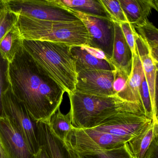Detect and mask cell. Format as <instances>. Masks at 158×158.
Returning a JSON list of instances; mask_svg holds the SVG:
<instances>
[{
  "mask_svg": "<svg viewBox=\"0 0 158 158\" xmlns=\"http://www.w3.org/2000/svg\"><path fill=\"white\" fill-rule=\"evenodd\" d=\"M13 93L23 103L33 121L49 122L60 108L66 92L23 48L9 64Z\"/></svg>",
  "mask_w": 158,
  "mask_h": 158,
  "instance_id": "6da1fadb",
  "label": "cell"
},
{
  "mask_svg": "<svg viewBox=\"0 0 158 158\" xmlns=\"http://www.w3.org/2000/svg\"><path fill=\"white\" fill-rule=\"evenodd\" d=\"M71 123L77 129H93L120 112L144 114L139 105L123 100L118 96L102 97L74 92L69 94Z\"/></svg>",
  "mask_w": 158,
  "mask_h": 158,
  "instance_id": "7a4b0ae2",
  "label": "cell"
},
{
  "mask_svg": "<svg viewBox=\"0 0 158 158\" xmlns=\"http://www.w3.org/2000/svg\"><path fill=\"white\" fill-rule=\"evenodd\" d=\"M22 46L66 92L69 94L75 91L77 73L71 46L60 43L23 40Z\"/></svg>",
  "mask_w": 158,
  "mask_h": 158,
  "instance_id": "3957f363",
  "label": "cell"
},
{
  "mask_svg": "<svg viewBox=\"0 0 158 158\" xmlns=\"http://www.w3.org/2000/svg\"><path fill=\"white\" fill-rule=\"evenodd\" d=\"M15 25L24 40L46 41L88 47L91 38L81 20L47 21L17 15Z\"/></svg>",
  "mask_w": 158,
  "mask_h": 158,
  "instance_id": "277c9868",
  "label": "cell"
},
{
  "mask_svg": "<svg viewBox=\"0 0 158 158\" xmlns=\"http://www.w3.org/2000/svg\"><path fill=\"white\" fill-rule=\"evenodd\" d=\"M7 10L17 15L47 21L75 22L80 19L55 0H3Z\"/></svg>",
  "mask_w": 158,
  "mask_h": 158,
  "instance_id": "5b68a950",
  "label": "cell"
},
{
  "mask_svg": "<svg viewBox=\"0 0 158 158\" xmlns=\"http://www.w3.org/2000/svg\"><path fill=\"white\" fill-rule=\"evenodd\" d=\"M131 139L115 136L94 129L73 127L67 141L78 153L85 157L101 150L120 147Z\"/></svg>",
  "mask_w": 158,
  "mask_h": 158,
  "instance_id": "8992f818",
  "label": "cell"
},
{
  "mask_svg": "<svg viewBox=\"0 0 158 158\" xmlns=\"http://www.w3.org/2000/svg\"><path fill=\"white\" fill-rule=\"evenodd\" d=\"M3 116L8 117L24 136L33 155L40 148L36 122L22 102L13 93L10 85L2 96Z\"/></svg>",
  "mask_w": 158,
  "mask_h": 158,
  "instance_id": "52a82bcc",
  "label": "cell"
},
{
  "mask_svg": "<svg viewBox=\"0 0 158 158\" xmlns=\"http://www.w3.org/2000/svg\"><path fill=\"white\" fill-rule=\"evenodd\" d=\"M58 4L74 14L84 24L91 36L88 47L100 50L110 61L113 53L114 40L113 21L108 19L87 15Z\"/></svg>",
  "mask_w": 158,
  "mask_h": 158,
  "instance_id": "ba28073f",
  "label": "cell"
},
{
  "mask_svg": "<svg viewBox=\"0 0 158 158\" xmlns=\"http://www.w3.org/2000/svg\"><path fill=\"white\" fill-rule=\"evenodd\" d=\"M152 122V119L144 114L122 112L112 116L100 126L93 129L118 137L133 138L140 134Z\"/></svg>",
  "mask_w": 158,
  "mask_h": 158,
  "instance_id": "9c48e42d",
  "label": "cell"
},
{
  "mask_svg": "<svg viewBox=\"0 0 158 158\" xmlns=\"http://www.w3.org/2000/svg\"><path fill=\"white\" fill-rule=\"evenodd\" d=\"M115 71L90 70L79 72L74 91L102 97L117 96L113 88Z\"/></svg>",
  "mask_w": 158,
  "mask_h": 158,
  "instance_id": "30bf717a",
  "label": "cell"
},
{
  "mask_svg": "<svg viewBox=\"0 0 158 158\" xmlns=\"http://www.w3.org/2000/svg\"><path fill=\"white\" fill-rule=\"evenodd\" d=\"M0 143L8 158H33L23 135L6 116L0 118Z\"/></svg>",
  "mask_w": 158,
  "mask_h": 158,
  "instance_id": "8fae6325",
  "label": "cell"
},
{
  "mask_svg": "<svg viewBox=\"0 0 158 158\" xmlns=\"http://www.w3.org/2000/svg\"><path fill=\"white\" fill-rule=\"evenodd\" d=\"M40 147H43L51 158H84L67 141H62L51 130L49 122H36Z\"/></svg>",
  "mask_w": 158,
  "mask_h": 158,
  "instance_id": "7c38bea8",
  "label": "cell"
},
{
  "mask_svg": "<svg viewBox=\"0 0 158 158\" xmlns=\"http://www.w3.org/2000/svg\"><path fill=\"white\" fill-rule=\"evenodd\" d=\"M136 50L142 62L143 70L149 87L151 106H152V120L157 122L156 111L155 104V87L157 70L156 63L153 60L150 47L145 41L135 32V33Z\"/></svg>",
  "mask_w": 158,
  "mask_h": 158,
  "instance_id": "4fadbf2b",
  "label": "cell"
},
{
  "mask_svg": "<svg viewBox=\"0 0 158 158\" xmlns=\"http://www.w3.org/2000/svg\"><path fill=\"white\" fill-rule=\"evenodd\" d=\"M113 24L114 44L110 61L117 70L123 72L129 77L132 66V53L124 38L119 23L113 22Z\"/></svg>",
  "mask_w": 158,
  "mask_h": 158,
  "instance_id": "5bb4252c",
  "label": "cell"
},
{
  "mask_svg": "<svg viewBox=\"0 0 158 158\" xmlns=\"http://www.w3.org/2000/svg\"><path fill=\"white\" fill-rule=\"evenodd\" d=\"M71 52L77 73L90 70H116L115 67L107 58L97 57L87 47L71 46Z\"/></svg>",
  "mask_w": 158,
  "mask_h": 158,
  "instance_id": "9a60e30c",
  "label": "cell"
},
{
  "mask_svg": "<svg viewBox=\"0 0 158 158\" xmlns=\"http://www.w3.org/2000/svg\"><path fill=\"white\" fill-rule=\"evenodd\" d=\"M144 73L142 62L136 50V53L132 55L131 71L124 89L117 95L119 97L124 101L139 105L143 109L140 88Z\"/></svg>",
  "mask_w": 158,
  "mask_h": 158,
  "instance_id": "2e32d148",
  "label": "cell"
},
{
  "mask_svg": "<svg viewBox=\"0 0 158 158\" xmlns=\"http://www.w3.org/2000/svg\"><path fill=\"white\" fill-rule=\"evenodd\" d=\"M129 23L134 26L143 23L153 9V0H119Z\"/></svg>",
  "mask_w": 158,
  "mask_h": 158,
  "instance_id": "e0dca14e",
  "label": "cell"
},
{
  "mask_svg": "<svg viewBox=\"0 0 158 158\" xmlns=\"http://www.w3.org/2000/svg\"><path fill=\"white\" fill-rule=\"evenodd\" d=\"M156 122H152L140 134L126 143L127 148L134 156L136 158H145L152 142L156 136Z\"/></svg>",
  "mask_w": 158,
  "mask_h": 158,
  "instance_id": "ac0fdd59",
  "label": "cell"
},
{
  "mask_svg": "<svg viewBox=\"0 0 158 158\" xmlns=\"http://www.w3.org/2000/svg\"><path fill=\"white\" fill-rule=\"evenodd\" d=\"M55 1L57 3L73 10L111 20V18L100 0H55Z\"/></svg>",
  "mask_w": 158,
  "mask_h": 158,
  "instance_id": "d6986e66",
  "label": "cell"
},
{
  "mask_svg": "<svg viewBox=\"0 0 158 158\" xmlns=\"http://www.w3.org/2000/svg\"><path fill=\"white\" fill-rule=\"evenodd\" d=\"M24 39L15 24L6 32L0 43V54L9 63H12L22 46Z\"/></svg>",
  "mask_w": 158,
  "mask_h": 158,
  "instance_id": "ffe728a7",
  "label": "cell"
},
{
  "mask_svg": "<svg viewBox=\"0 0 158 158\" xmlns=\"http://www.w3.org/2000/svg\"><path fill=\"white\" fill-rule=\"evenodd\" d=\"M49 124L53 132L64 142L67 140L73 127L69 112L63 114L60 108L51 117Z\"/></svg>",
  "mask_w": 158,
  "mask_h": 158,
  "instance_id": "44dd1931",
  "label": "cell"
},
{
  "mask_svg": "<svg viewBox=\"0 0 158 158\" xmlns=\"http://www.w3.org/2000/svg\"><path fill=\"white\" fill-rule=\"evenodd\" d=\"M137 32L146 41L149 47H158V28L148 19L134 26Z\"/></svg>",
  "mask_w": 158,
  "mask_h": 158,
  "instance_id": "7402d4cb",
  "label": "cell"
},
{
  "mask_svg": "<svg viewBox=\"0 0 158 158\" xmlns=\"http://www.w3.org/2000/svg\"><path fill=\"white\" fill-rule=\"evenodd\" d=\"M113 22H129L122 8L119 0H100Z\"/></svg>",
  "mask_w": 158,
  "mask_h": 158,
  "instance_id": "603a6c76",
  "label": "cell"
},
{
  "mask_svg": "<svg viewBox=\"0 0 158 158\" xmlns=\"http://www.w3.org/2000/svg\"><path fill=\"white\" fill-rule=\"evenodd\" d=\"M9 63L0 54V118L3 116L2 96L10 85L9 78Z\"/></svg>",
  "mask_w": 158,
  "mask_h": 158,
  "instance_id": "cb8c5ba5",
  "label": "cell"
},
{
  "mask_svg": "<svg viewBox=\"0 0 158 158\" xmlns=\"http://www.w3.org/2000/svg\"><path fill=\"white\" fill-rule=\"evenodd\" d=\"M140 94L144 114L146 117L152 119L153 114L149 87L144 73L143 75L141 82L140 88Z\"/></svg>",
  "mask_w": 158,
  "mask_h": 158,
  "instance_id": "d4e9b609",
  "label": "cell"
},
{
  "mask_svg": "<svg viewBox=\"0 0 158 158\" xmlns=\"http://www.w3.org/2000/svg\"><path fill=\"white\" fill-rule=\"evenodd\" d=\"M18 16L5 7L0 17V43L6 32L15 24Z\"/></svg>",
  "mask_w": 158,
  "mask_h": 158,
  "instance_id": "484cf974",
  "label": "cell"
},
{
  "mask_svg": "<svg viewBox=\"0 0 158 158\" xmlns=\"http://www.w3.org/2000/svg\"><path fill=\"white\" fill-rule=\"evenodd\" d=\"M124 145L113 149L101 150L84 158H129Z\"/></svg>",
  "mask_w": 158,
  "mask_h": 158,
  "instance_id": "4316f807",
  "label": "cell"
},
{
  "mask_svg": "<svg viewBox=\"0 0 158 158\" xmlns=\"http://www.w3.org/2000/svg\"><path fill=\"white\" fill-rule=\"evenodd\" d=\"M119 24L124 38L131 48L133 55L136 52L135 38V33L136 32L135 27L134 25L129 22H124Z\"/></svg>",
  "mask_w": 158,
  "mask_h": 158,
  "instance_id": "83f0119b",
  "label": "cell"
},
{
  "mask_svg": "<svg viewBox=\"0 0 158 158\" xmlns=\"http://www.w3.org/2000/svg\"><path fill=\"white\" fill-rule=\"evenodd\" d=\"M129 77L121 71L115 70L113 88L117 95L124 89Z\"/></svg>",
  "mask_w": 158,
  "mask_h": 158,
  "instance_id": "f1b7e54d",
  "label": "cell"
},
{
  "mask_svg": "<svg viewBox=\"0 0 158 158\" xmlns=\"http://www.w3.org/2000/svg\"><path fill=\"white\" fill-rule=\"evenodd\" d=\"M145 158H158V135L157 133Z\"/></svg>",
  "mask_w": 158,
  "mask_h": 158,
  "instance_id": "f546056e",
  "label": "cell"
},
{
  "mask_svg": "<svg viewBox=\"0 0 158 158\" xmlns=\"http://www.w3.org/2000/svg\"><path fill=\"white\" fill-rule=\"evenodd\" d=\"M33 158H51L45 149L43 147H40L38 152L33 155Z\"/></svg>",
  "mask_w": 158,
  "mask_h": 158,
  "instance_id": "4dcf8cb0",
  "label": "cell"
},
{
  "mask_svg": "<svg viewBox=\"0 0 158 158\" xmlns=\"http://www.w3.org/2000/svg\"><path fill=\"white\" fill-rule=\"evenodd\" d=\"M155 104H156V117L158 115V71H157L155 87Z\"/></svg>",
  "mask_w": 158,
  "mask_h": 158,
  "instance_id": "1f68e13d",
  "label": "cell"
},
{
  "mask_svg": "<svg viewBox=\"0 0 158 158\" xmlns=\"http://www.w3.org/2000/svg\"><path fill=\"white\" fill-rule=\"evenodd\" d=\"M150 50L151 56L153 60L155 63L158 64V47H150Z\"/></svg>",
  "mask_w": 158,
  "mask_h": 158,
  "instance_id": "d6a6232c",
  "label": "cell"
},
{
  "mask_svg": "<svg viewBox=\"0 0 158 158\" xmlns=\"http://www.w3.org/2000/svg\"><path fill=\"white\" fill-rule=\"evenodd\" d=\"M0 158H8L0 143Z\"/></svg>",
  "mask_w": 158,
  "mask_h": 158,
  "instance_id": "836d02e7",
  "label": "cell"
},
{
  "mask_svg": "<svg viewBox=\"0 0 158 158\" xmlns=\"http://www.w3.org/2000/svg\"><path fill=\"white\" fill-rule=\"evenodd\" d=\"M153 9L158 13V0H153Z\"/></svg>",
  "mask_w": 158,
  "mask_h": 158,
  "instance_id": "e575fe53",
  "label": "cell"
},
{
  "mask_svg": "<svg viewBox=\"0 0 158 158\" xmlns=\"http://www.w3.org/2000/svg\"><path fill=\"white\" fill-rule=\"evenodd\" d=\"M126 144V143H125ZM124 145V147H125V149H126V151H127V153H128V155H129V158H136L134 156L131 154V152L129 151V149L127 148V146H126V144Z\"/></svg>",
  "mask_w": 158,
  "mask_h": 158,
  "instance_id": "d590c367",
  "label": "cell"
},
{
  "mask_svg": "<svg viewBox=\"0 0 158 158\" xmlns=\"http://www.w3.org/2000/svg\"><path fill=\"white\" fill-rule=\"evenodd\" d=\"M5 5L3 0H0V12H2L5 8Z\"/></svg>",
  "mask_w": 158,
  "mask_h": 158,
  "instance_id": "8d00e7d4",
  "label": "cell"
},
{
  "mask_svg": "<svg viewBox=\"0 0 158 158\" xmlns=\"http://www.w3.org/2000/svg\"><path fill=\"white\" fill-rule=\"evenodd\" d=\"M157 122H156V133L158 135V115L157 116Z\"/></svg>",
  "mask_w": 158,
  "mask_h": 158,
  "instance_id": "74e56055",
  "label": "cell"
},
{
  "mask_svg": "<svg viewBox=\"0 0 158 158\" xmlns=\"http://www.w3.org/2000/svg\"><path fill=\"white\" fill-rule=\"evenodd\" d=\"M156 68H157V71H158V64H156Z\"/></svg>",
  "mask_w": 158,
  "mask_h": 158,
  "instance_id": "f35d334b",
  "label": "cell"
},
{
  "mask_svg": "<svg viewBox=\"0 0 158 158\" xmlns=\"http://www.w3.org/2000/svg\"><path fill=\"white\" fill-rule=\"evenodd\" d=\"M3 10H4V9H3ZM2 12H0V17H1V14H2Z\"/></svg>",
  "mask_w": 158,
  "mask_h": 158,
  "instance_id": "ab89813d",
  "label": "cell"
}]
</instances>
